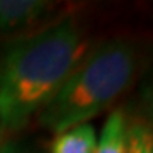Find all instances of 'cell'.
I'll return each instance as SVG.
<instances>
[{"label": "cell", "instance_id": "1", "mask_svg": "<svg viewBox=\"0 0 153 153\" xmlns=\"http://www.w3.org/2000/svg\"><path fill=\"white\" fill-rule=\"evenodd\" d=\"M87 46L83 26L71 16L9 39L0 48V131H22L56 95Z\"/></svg>", "mask_w": 153, "mask_h": 153}, {"label": "cell", "instance_id": "2", "mask_svg": "<svg viewBox=\"0 0 153 153\" xmlns=\"http://www.w3.org/2000/svg\"><path fill=\"white\" fill-rule=\"evenodd\" d=\"M140 66V48L128 39H107L87 49L56 95L36 116L38 124L61 133L88 123L128 92Z\"/></svg>", "mask_w": 153, "mask_h": 153}, {"label": "cell", "instance_id": "3", "mask_svg": "<svg viewBox=\"0 0 153 153\" xmlns=\"http://www.w3.org/2000/svg\"><path fill=\"white\" fill-rule=\"evenodd\" d=\"M55 7L44 0H0V34L10 39L43 24Z\"/></svg>", "mask_w": 153, "mask_h": 153}, {"label": "cell", "instance_id": "4", "mask_svg": "<svg viewBox=\"0 0 153 153\" xmlns=\"http://www.w3.org/2000/svg\"><path fill=\"white\" fill-rule=\"evenodd\" d=\"M128 121L129 116L121 107L111 111L97 140L95 153H129Z\"/></svg>", "mask_w": 153, "mask_h": 153}, {"label": "cell", "instance_id": "5", "mask_svg": "<svg viewBox=\"0 0 153 153\" xmlns=\"http://www.w3.org/2000/svg\"><path fill=\"white\" fill-rule=\"evenodd\" d=\"M95 128L90 123H83L56 133L49 145V153H95Z\"/></svg>", "mask_w": 153, "mask_h": 153}, {"label": "cell", "instance_id": "6", "mask_svg": "<svg viewBox=\"0 0 153 153\" xmlns=\"http://www.w3.org/2000/svg\"><path fill=\"white\" fill-rule=\"evenodd\" d=\"M129 153H153V126L140 116H133L128 121Z\"/></svg>", "mask_w": 153, "mask_h": 153}, {"label": "cell", "instance_id": "7", "mask_svg": "<svg viewBox=\"0 0 153 153\" xmlns=\"http://www.w3.org/2000/svg\"><path fill=\"white\" fill-rule=\"evenodd\" d=\"M138 105H140V117L153 126V71L145 78V82L140 87Z\"/></svg>", "mask_w": 153, "mask_h": 153}, {"label": "cell", "instance_id": "8", "mask_svg": "<svg viewBox=\"0 0 153 153\" xmlns=\"http://www.w3.org/2000/svg\"><path fill=\"white\" fill-rule=\"evenodd\" d=\"M0 153H39V152L27 141L9 138V140L0 141Z\"/></svg>", "mask_w": 153, "mask_h": 153}, {"label": "cell", "instance_id": "9", "mask_svg": "<svg viewBox=\"0 0 153 153\" xmlns=\"http://www.w3.org/2000/svg\"><path fill=\"white\" fill-rule=\"evenodd\" d=\"M0 141H2V131H0Z\"/></svg>", "mask_w": 153, "mask_h": 153}]
</instances>
